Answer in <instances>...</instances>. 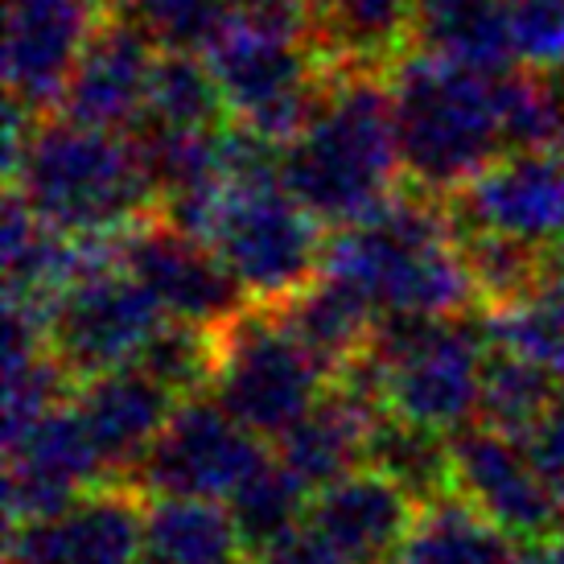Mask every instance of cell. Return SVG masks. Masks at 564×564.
Listing matches in <instances>:
<instances>
[{"label": "cell", "instance_id": "cell-1", "mask_svg": "<svg viewBox=\"0 0 564 564\" xmlns=\"http://www.w3.org/2000/svg\"><path fill=\"white\" fill-rule=\"evenodd\" d=\"M4 177L37 219L79 239H116L158 210L132 137L9 99Z\"/></svg>", "mask_w": 564, "mask_h": 564}, {"label": "cell", "instance_id": "cell-2", "mask_svg": "<svg viewBox=\"0 0 564 564\" xmlns=\"http://www.w3.org/2000/svg\"><path fill=\"white\" fill-rule=\"evenodd\" d=\"M284 186L326 227L371 219L408 186L383 66H334L317 116L284 144Z\"/></svg>", "mask_w": 564, "mask_h": 564}, {"label": "cell", "instance_id": "cell-3", "mask_svg": "<svg viewBox=\"0 0 564 564\" xmlns=\"http://www.w3.org/2000/svg\"><path fill=\"white\" fill-rule=\"evenodd\" d=\"M322 272L362 289L383 314L462 317L478 301L449 203L412 186L371 219L334 227Z\"/></svg>", "mask_w": 564, "mask_h": 564}, {"label": "cell", "instance_id": "cell-4", "mask_svg": "<svg viewBox=\"0 0 564 564\" xmlns=\"http://www.w3.org/2000/svg\"><path fill=\"white\" fill-rule=\"evenodd\" d=\"M388 83L404 182L412 189L449 198L486 161L499 158L507 144L499 75L412 46L388 66Z\"/></svg>", "mask_w": 564, "mask_h": 564}, {"label": "cell", "instance_id": "cell-5", "mask_svg": "<svg viewBox=\"0 0 564 564\" xmlns=\"http://www.w3.org/2000/svg\"><path fill=\"white\" fill-rule=\"evenodd\" d=\"M379 400L383 412L429 433L454 437L478 421L486 329L462 317L383 314L376 334Z\"/></svg>", "mask_w": 564, "mask_h": 564}, {"label": "cell", "instance_id": "cell-6", "mask_svg": "<svg viewBox=\"0 0 564 564\" xmlns=\"http://www.w3.org/2000/svg\"><path fill=\"white\" fill-rule=\"evenodd\" d=\"M206 243L236 272L251 305H276L322 276L326 223L289 186H227Z\"/></svg>", "mask_w": 564, "mask_h": 564}, {"label": "cell", "instance_id": "cell-7", "mask_svg": "<svg viewBox=\"0 0 564 564\" xmlns=\"http://www.w3.org/2000/svg\"><path fill=\"white\" fill-rule=\"evenodd\" d=\"M215 338L219 359L210 395L264 441L281 437L329 388L326 367L284 329L272 305H248L223 322Z\"/></svg>", "mask_w": 564, "mask_h": 564}, {"label": "cell", "instance_id": "cell-8", "mask_svg": "<svg viewBox=\"0 0 564 564\" xmlns=\"http://www.w3.org/2000/svg\"><path fill=\"white\" fill-rule=\"evenodd\" d=\"M206 58L215 66L231 120L276 144L297 141L310 128L326 99L334 66L346 63L326 58L317 46H293L248 33L231 21L210 37Z\"/></svg>", "mask_w": 564, "mask_h": 564}, {"label": "cell", "instance_id": "cell-9", "mask_svg": "<svg viewBox=\"0 0 564 564\" xmlns=\"http://www.w3.org/2000/svg\"><path fill=\"white\" fill-rule=\"evenodd\" d=\"M165 317L170 314L161 310V301L128 272L116 248L54 301L46 317V338L58 362L79 383L141 359V350Z\"/></svg>", "mask_w": 564, "mask_h": 564}, {"label": "cell", "instance_id": "cell-10", "mask_svg": "<svg viewBox=\"0 0 564 564\" xmlns=\"http://www.w3.org/2000/svg\"><path fill=\"white\" fill-rule=\"evenodd\" d=\"M264 437L239 424L210 395H186L173 408L153 449L137 466L132 482L144 495H198V499H231L239 486L268 462Z\"/></svg>", "mask_w": 564, "mask_h": 564}, {"label": "cell", "instance_id": "cell-11", "mask_svg": "<svg viewBox=\"0 0 564 564\" xmlns=\"http://www.w3.org/2000/svg\"><path fill=\"white\" fill-rule=\"evenodd\" d=\"M454 490L495 519L516 544H549L564 523V499L544 478L528 441L490 424H466L449 437Z\"/></svg>", "mask_w": 564, "mask_h": 564}, {"label": "cell", "instance_id": "cell-12", "mask_svg": "<svg viewBox=\"0 0 564 564\" xmlns=\"http://www.w3.org/2000/svg\"><path fill=\"white\" fill-rule=\"evenodd\" d=\"M120 260L161 301L165 314L194 326H223L251 305L219 251L165 215L128 227L120 236Z\"/></svg>", "mask_w": 564, "mask_h": 564}, {"label": "cell", "instance_id": "cell-13", "mask_svg": "<svg viewBox=\"0 0 564 564\" xmlns=\"http://www.w3.org/2000/svg\"><path fill=\"white\" fill-rule=\"evenodd\" d=\"M445 203L457 227L499 231L535 248H561L564 149H507Z\"/></svg>", "mask_w": 564, "mask_h": 564}, {"label": "cell", "instance_id": "cell-14", "mask_svg": "<svg viewBox=\"0 0 564 564\" xmlns=\"http://www.w3.org/2000/svg\"><path fill=\"white\" fill-rule=\"evenodd\" d=\"M9 564H144V490L104 482L54 516L13 523Z\"/></svg>", "mask_w": 564, "mask_h": 564}, {"label": "cell", "instance_id": "cell-15", "mask_svg": "<svg viewBox=\"0 0 564 564\" xmlns=\"http://www.w3.org/2000/svg\"><path fill=\"white\" fill-rule=\"evenodd\" d=\"M111 482L75 400L58 404L25 437L4 445V519L9 528L70 507L87 490Z\"/></svg>", "mask_w": 564, "mask_h": 564}, {"label": "cell", "instance_id": "cell-16", "mask_svg": "<svg viewBox=\"0 0 564 564\" xmlns=\"http://www.w3.org/2000/svg\"><path fill=\"white\" fill-rule=\"evenodd\" d=\"M158 54V37L111 4L95 21L58 108L83 124L132 132L149 111V83H153Z\"/></svg>", "mask_w": 564, "mask_h": 564}, {"label": "cell", "instance_id": "cell-17", "mask_svg": "<svg viewBox=\"0 0 564 564\" xmlns=\"http://www.w3.org/2000/svg\"><path fill=\"white\" fill-rule=\"evenodd\" d=\"M108 13L91 0H9L4 4V87L33 116L63 104L95 21Z\"/></svg>", "mask_w": 564, "mask_h": 564}, {"label": "cell", "instance_id": "cell-18", "mask_svg": "<svg viewBox=\"0 0 564 564\" xmlns=\"http://www.w3.org/2000/svg\"><path fill=\"white\" fill-rule=\"evenodd\" d=\"M421 499L379 466H359L310 495L305 528L359 564H392Z\"/></svg>", "mask_w": 564, "mask_h": 564}, {"label": "cell", "instance_id": "cell-19", "mask_svg": "<svg viewBox=\"0 0 564 564\" xmlns=\"http://www.w3.org/2000/svg\"><path fill=\"white\" fill-rule=\"evenodd\" d=\"M70 400L79 408L91 441L99 445L111 482H132L144 454L170 424L173 408L182 404V395H173L161 379L141 371L137 362L79 379Z\"/></svg>", "mask_w": 564, "mask_h": 564}, {"label": "cell", "instance_id": "cell-20", "mask_svg": "<svg viewBox=\"0 0 564 564\" xmlns=\"http://www.w3.org/2000/svg\"><path fill=\"white\" fill-rule=\"evenodd\" d=\"M379 416H383V404L376 395L334 379L326 392L317 395V404L272 441L276 445L272 454L314 495L322 486L338 482L343 474L367 466V449H371Z\"/></svg>", "mask_w": 564, "mask_h": 564}, {"label": "cell", "instance_id": "cell-21", "mask_svg": "<svg viewBox=\"0 0 564 564\" xmlns=\"http://www.w3.org/2000/svg\"><path fill=\"white\" fill-rule=\"evenodd\" d=\"M272 310L284 329L326 367L329 379H338L350 362H359L376 346L379 317H383V310L362 289L329 272L297 289L293 297L276 301Z\"/></svg>", "mask_w": 564, "mask_h": 564}, {"label": "cell", "instance_id": "cell-22", "mask_svg": "<svg viewBox=\"0 0 564 564\" xmlns=\"http://www.w3.org/2000/svg\"><path fill=\"white\" fill-rule=\"evenodd\" d=\"M144 564H256L227 499L144 495Z\"/></svg>", "mask_w": 564, "mask_h": 564}, {"label": "cell", "instance_id": "cell-23", "mask_svg": "<svg viewBox=\"0 0 564 564\" xmlns=\"http://www.w3.org/2000/svg\"><path fill=\"white\" fill-rule=\"evenodd\" d=\"M412 46L490 75L519 63L502 0H412Z\"/></svg>", "mask_w": 564, "mask_h": 564}, {"label": "cell", "instance_id": "cell-24", "mask_svg": "<svg viewBox=\"0 0 564 564\" xmlns=\"http://www.w3.org/2000/svg\"><path fill=\"white\" fill-rule=\"evenodd\" d=\"M519 549L466 495L449 490L421 502L392 564H511Z\"/></svg>", "mask_w": 564, "mask_h": 564}, {"label": "cell", "instance_id": "cell-25", "mask_svg": "<svg viewBox=\"0 0 564 564\" xmlns=\"http://www.w3.org/2000/svg\"><path fill=\"white\" fill-rule=\"evenodd\" d=\"M478 322L490 346H507L564 379V243L549 248L544 272L528 297L490 305L478 314Z\"/></svg>", "mask_w": 564, "mask_h": 564}, {"label": "cell", "instance_id": "cell-26", "mask_svg": "<svg viewBox=\"0 0 564 564\" xmlns=\"http://www.w3.org/2000/svg\"><path fill=\"white\" fill-rule=\"evenodd\" d=\"M326 58L388 66L412 50V0H314Z\"/></svg>", "mask_w": 564, "mask_h": 564}, {"label": "cell", "instance_id": "cell-27", "mask_svg": "<svg viewBox=\"0 0 564 564\" xmlns=\"http://www.w3.org/2000/svg\"><path fill=\"white\" fill-rule=\"evenodd\" d=\"M561 376L549 367L523 359L507 346H490L482 362V395H478V424H490L499 433L532 441L561 395Z\"/></svg>", "mask_w": 564, "mask_h": 564}, {"label": "cell", "instance_id": "cell-28", "mask_svg": "<svg viewBox=\"0 0 564 564\" xmlns=\"http://www.w3.org/2000/svg\"><path fill=\"white\" fill-rule=\"evenodd\" d=\"M144 120L173 128H223L231 120L223 87L215 79L210 58H198V50L161 46L153 83H149V111Z\"/></svg>", "mask_w": 564, "mask_h": 564}, {"label": "cell", "instance_id": "cell-29", "mask_svg": "<svg viewBox=\"0 0 564 564\" xmlns=\"http://www.w3.org/2000/svg\"><path fill=\"white\" fill-rule=\"evenodd\" d=\"M231 516H236L243 544H248L251 561H260L264 552H272L281 540L305 528V511H310V490L281 466V457L272 454L251 474L248 482L239 486L227 499Z\"/></svg>", "mask_w": 564, "mask_h": 564}, {"label": "cell", "instance_id": "cell-30", "mask_svg": "<svg viewBox=\"0 0 564 564\" xmlns=\"http://www.w3.org/2000/svg\"><path fill=\"white\" fill-rule=\"evenodd\" d=\"M367 462L392 474L395 482H404L416 499H437L454 490V457H449V437L445 433H429L395 416H379L376 433H371V449Z\"/></svg>", "mask_w": 564, "mask_h": 564}, {"label": "cell", "instance_id": "cell-31", "mask_svg": "<svg viewBox=\"0 0 564 564\" xmlns=\"http://www.w3.org/2000/svg\"><path fill=\"white\" fill-rule=\"evenodd\" d=\"M457 231H462V251H466L482 310L511 305L532 293L544 272L549 248H535V243L499 236V231H478V227H457Z\"/></svg>", "mask_w": 564, "mask_h": 564}, {"label": "cell", "instance_id": "cell-32", "mask_svg": "<svg viewBox=\"0 0 564 564\" xmlns=\"http://www.w3.org/2000/svg\"><path fill=\"white\" fill-rule=\"evenodd\" d=\"M219 326H194L182 317H165L161 329L149 338V346L141 350L137 367L149 371L153 379H161L173 395H203L210 392L215 379V359H219Z\"/></svg>", "mask_w": 564, "mask_h": 564}, {"label": "cell", "instance_id": "cell-33", "mask_svg": "<svg viewBox=\"0 0 564 564\" xmlns=\"http://www.w3.org/2000/svg\"><path fill=\"white\" fill-rule=\"evenodd\" d=\"M116 9L141 21L170 50H206L227 25L231 0H116Z\"/></svg>", "mask_w": 564, "mask_h": 564}, {"label": "cell", "instance_id": "cell-34", "mask_svg": "<svg viewBox=\"0 0 564 564\" xmlns=\"http://www.w3.org/2000/svg\"><path fill=\"white\" fill-rule=\"evenodd\" d=\"M519 63L556 75L564 70V0H502Z\"/></svg>", "mask_w": 564, "mask_h": 564}, {"label": "cell", "instance_id": "cell-35", "mask_svg": "<svg viewBox=\"0 0 564 564\" xmlns=\"http://www.w3.org/2000/svg\"><path fill=\"white\" fill-rule=\"evenodd\" d=\"M231 25L272 42L317 46V9L314 0H231Z\"/></svg>", "mask_w": 564, "mask_h": 564}, {"label": "cell", "instance_id": "cell-36", "mask_svg": "<svg viewBox=\"0 0 564 564\" xmlns=\"http://www.w3.org/2000/svg\"><path fill=\"white\" fill-rule=\"evenodd\" d=\"M528 445H532V454H535V462H540L544 478L556 486V495L564 499V383H561V395H556L552 412L544 416V424L535 429Z\"/></svg>", "mask_w": 564, "mask_h": 564}, {"label": "cell", "instance_id": "cell-37", "mask_svg": "<svg viewBox=\"0 0 564 564\" xmlns=\"http://www.w3.org/2000/svg\"><path fill=\"white\" fill-rule=\"evenodd\" d=\"M256 564H359V561H350L346 552H338L314 528H301L289 540H281L272 552H264Z\"/></svg>", "mask_w": 564, "mask_h": 564}, {"label": "cell", "instance_id": "cell-38", "mask_svg": "<svg viewBox=\"0 0 564 564\" xmlns=\"http://www.w3.org/2000/svg\"><path fill=\"white\" fill-rule=\"evenodd\" d=\"M511 564H556V561L549 556V549H544V544H523Z\"/></svg>", "mask_w": 564, "mask_h": 564}, {"label": "cell", "instance_id": "cell-39", "mask_svg": "<svg viewBox=\"0 0 564 564\" xmlns=\"http://www.w3.org/2000/svg\"><path fill=\"white\" fill-rule=\"evenodd\" d=\"M544 549H549L552 561L564 564V523H561V528H556V535H552V540H549V544H544Z\"/></svg>", "mask_w": 564, "mask_h": 564}]
</instances>
